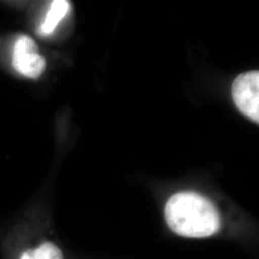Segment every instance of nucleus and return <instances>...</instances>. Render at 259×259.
I'll return each instance as SVG.
<instances>
[{"label":"nucleus","mask_w":259,"mask_h":259,"mask_svg":"<svg viewBox=\"0 0 259 259\" xmlns=\"http://www.w3.org/2000/svg\"><path fill=\"white\" fill-rule=\"evenodd\" d=\"M19 259H65L62 250L51 241H45L22 251Z\"/></svg>","instance_id":"nucleus-5"},{"label":"nucleus","mask_w":259,"mask_h":259,"mask_svg":"<svg viewBox=\"0 0 259 259\" xmlns=\"http://www.w3.org/2000/svg\"><path fill=\"white\" fill-rule=\"evenodd\" d=\"M70 3L66 0H55L52 1L50 7L47 11V16L39 25L38 33L41 36L51 35L58 27L59 23L65 19L70 10Z\"/></svg>","instance_id":"nucleus-4"},{"label":"nucleus","mask_w":259,"mask_h":259,"mask_svg":"<svg viewBox=\"0 0 259 259\" xmlns=\"http://www.w3.org/2000/svg\"><path fill=\"white\" fill-rule=\"evenodd\" d=\"M232 98L238 110L250 120L259 123V72L240 74L232 84Z\"/></svg>","instance_id":"nucleus-3"},{"label":"nucleus","mask_w":259,"mask_h":259,"mask_svg":"<svg viewBox=\"0 0 259 259\" xmlns=\"http://www.w3.org/2000/svg\"><path fill=\"white\" fill-rule=\"evenodd\" d=\"M164 215L169 228L184 237H209L221 226L220 215L212 202L192 191L171 196L165 205Z\"/></svg>","instance_id":"nucleus-1"},{"label":"nucleus","mask_w":259,"mask_h":259,"mask_svg":"<svg viewBox=\"0 0 259 259\" xmlns=\"http://www.w3.org/2000/svg\"><path fill=\"white\" fill-rule=\"evenodd\" d=\"M12 65L19 74L29 79H37L44 73L47 62L40 55L35 40L29 36L21 35L14 45Z\"/></svg>","instance_id":"nucleus-2"}]
</instances>
